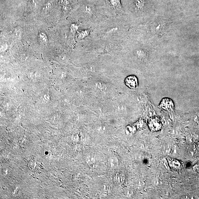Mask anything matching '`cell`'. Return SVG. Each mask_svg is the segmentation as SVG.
<instances>
[{"label":"cell","mask_w":199,"mask_h":199,"mask_svg":"<svg viewBox=\"0 0 199 199\" xmlns=\"http://www.w3.org/2000/svg\"><path fill=\"white\" fill-rule=\"evenodd\" d=\"M159 106L161 109L167 111H172L175 108L174 102L168 98H164L161 100Z\"/></svg>","instance_id":"obj_5"},{"label":"cell","mask_w":199,"mask_h":199,"mask_svg":"<svg viewBox=\"0 0 199 199\" xmlns=\"http://www.w3.org/2000/svg\"><path fill=\"white\" fill-rule=\"evenodd\" d=\"M148 125L151 131H157L160 130L162 128V121L158 117H152L149 120Z\"/></svg>","instance_id":"obj_4"},{"label":"cell","mask_w":199,"mask_h":199,"mask_svg":"<svg viewBox=\"0 0 199 199\" xmlns=\"http://www.w3.org/2000/svg\"><path fill=\"white\" fill-rule=\"evenodd\" d=\"M91 86L94 90L101 95H105L110 94L111 92L110 85H107L106 82L99 80H94L91 83Z\"/></svg>","instance_id":"obj_3"},{"label":"cell","mask_w":199,"mask_h":199,"mask_svg":"<svg viewBox=\"0 0 199 199\" xmlns=\"http://www.w3.org/2000/svg\"><path fill=\"white\" fill-rule=\"evenodd\" d=\"M40 37L42 42H46L47 41V39H46V36L44 34V33L40 34Z\"/></svg>","instance_id":"obj_9"},{"label":"cell","mask_w":199,"mask_h":199,"mask_svg":"<svg viewBox=\"0 0 199 199\" xmlns=\"http://www.w3.org/2000/svg\"><path fill=\"white\" fill-rule=\"evenodd\" d=\"M108 9L116 18L124 16V12L121 0H105Z\"/></svg>","instance_id":"obj_2"},{"label":"cell","mask_w":199,"mask_h":199,"mask_svg":"<svg viewBox=\"0 0 199 199\" xmlns=\"http://www.w3.org/2000/svg\"><path fill=\"white\" fill-rule=\"evenodd\" d=\"M126 85L131 89H134L138 86V81L137 77L134 75H131L126 77L125 80Z\"/></svg>","instance_id":"obj_6"},{"label":"cell","mask_w":199,"mask_h":199,"mask_svg":"<svg viewBox=\"0 0 199 199\" xmlns=\"http://www.w3.org/2000/svg\"><path fill=\"white\" fill-rule=\"evenodd\" d=\"M193 170L196 173L199 174V162L194 166Z\"/></svg>","instance_id":"obj_8"},{"label":"cell","mask_w":199,"mask_h":199,"mask_svg":"<svg viewBox=\"0 0 199 199\" xmlns=\"http://www.w3.org/2000/svg\"><path fill=\"white\" fill-rule=\"evenodd\" d=\"M167 161L169 166L171 169L174 170H178L181 169L182 167V164L181 162L174 159L169 158L167 159Z\"/></svg>","instance_id":"obj_7"},{"label":"cell","mask_w":199,"mask_h":199,"mask_svg":"<svg viewBox=\"0 0 199 199\" xmlns=\"http://www.w3.org/2000/svg\"><path fill=\"white\" fill-rule=\"evenodd\" d=\"M124 12V17L133 16L140 18L149 9L151 6L150 0H121Z\"/></svg>","instance_id":"obj_1"}]
</instances>
